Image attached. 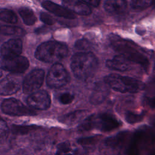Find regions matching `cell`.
Returning <instances> with one entry per match:
<instances>
[{
    "mask_svg": "<svg viewBox=\"0 0 155 155\" xmlns=\"http://www.w3.org/2000/svg\"><path fill=\"white\" fill-rule=\"evenodd\" d=\"M69 81V74L62 64L56 63L51 66L47 77V84L50 87L60 88L67 84Z\"/></svg>",
    "mask_w": 155,
    "mask_h": 155,
    "instance_id": "cell-5",
    "label": "cell"
},
{
    "mask_svg": "<svg viewBox=\"0 0 155 155\" xmlns=\"http://www.w3.org/2000/svg\"><path fill=\"white\" fill-rule=\"evenodd\" d=\"M9 133V129L6 122L0 117V143L5 142Z\"/></svg>",
    "mask_w": 155,
    "mask_h": 155,
    "instance_id": "cell-25",
    "label": "cell"
},
{
    "mask_svg": "<svg viewBox=\"0 0 155 155\" xmlns=\"http://www.w3.org/2000/svg\"><path fill=\"white\" fill-rule=\"evenodd\" d=\"M29 62L27 58L22 56L3 58L0 61V67L4 70L13 73H22L28 68Z\"/></svg>",
    "mask_w": 155,
    "mask_h": 155,
    "instance_id": "cell-7",
    "label": "cell"
},
{
    "mask_svg": "<svg viewBox=\"0 0 155 155\" xmlns=\"http://www.w3.org/2000/svg\"><path fill=\"white\" fill-rule=\"evenodd\" d=\"M75 47L78 50L87 51L92 48V44L87 39H80L76 41Z\"/></svg>",
    "mask_w": 155,
    "mask_h": 155,
    "instance_id": "cell-26",
    "label": "cell"
},
{
    "mask_svg": "<svg viewBox=\"0 0 155 155\" xmlns=\"http://www.w3.org/2000/svg\"><path fill=\"white\" fill-rule=\"evenodd\" d=\"M42 6L50 12L58 16L67 19H73L75 18V15L73 13L68 9L51 1H45L42 3Z\"/></svg>",
    "mask_w": 155,
    "mask_h": 155,
    "instance_id": "cell-12",
    "label": "cell"
},
{
    "mask_svg": "<svg viewBox=\"0 0 155 155\" xmlns=\"http://www.w3.org/2000/svg\"><path fill=\"white\" fill-rule=\"evenodd\" d=\"M104 8L112 15H119L125 12L127 2L122 0H108L104 2Z\"/></svg>",
    "mask_w": 155,
    "mask_h": 155,
    "instance_id": "cell-16",
    "label": "cell"
},
{
    "mask_svg": "<svg viewBox=\"0 0 155 155\" xmlns=\"http://www.w3.org/2000/svg\"><path fill=\"white\" fill-rule=\"evenodd\" d=\"M67 46L61 42L51 41L42 43L36 50L35 56L41 61L58 63L68 54Z\"/></svg>",
    "mask_w": 155,
    "mask_h": 155,
    "instance_id": "cell-2",
    "label": "cell"
},
{
    "mask_svg": "<svg viewBox=\"0 0 155 155\" xmlns=\"http://www.w3.org/2000/svg\"><path fill=\"white\" fill-rule=\"evenodd\" d=\"M0 20L7 23L14 24L18 21V18L13 11L3 9L0 10Z\"/></svg>",
    "mask_w": 155,
    "mask_h": 155,
    "instance_id": "cell-20",
    "label": "cell"
},
{
    "mask_svg": "<svg viewBox=\"0 0 155 155\" xmlns=\"http://www.w3.org/2000/svg\"><path fill=\"white\" fill-rule=\"evenodd\" d=\"M29 106L36 109L44 110L50 105V97L49 94L44 90H40L31 94L27 99Z\"/></svg>",
    "mask_w": 155,
    "mask_h": 155,
    "instance_id": "cell-9",
    "label": "cell"
},
{
    "mask_svg": "<svg viewBox=\"0 0 155 155\" xmlns=\"http://www.w3.org/2000/svg\"><path fill=\"white\" fill-rule=\"evenodd\" d=\"M1 76H2V73L0 71V77H1Z\"/></svg>",
    "mask_w": 155,
    "mask_h": 155,
    "instance_id": "cell-33",
    "label": "cell"
},
{
    "mask_svg": "<svg viewBox=\"0 0 155 155\" xmlns=\"http://www.w3.org/2000/svg\"><path fill=\"white\" fill-rule=\"evenodd\" d=\"M109 93L107 85L104 82L96 84L90 98V102L93 105H98L104 101Z\"/></svg>",
    "mask_w": 155,
    "mask_h": 155,
    "instance_id": "cell-14",
    "label": "cell"
},
{
    "mask_svg": "<svg viewBox=\"0 0 155 155\" xmlns=\"http://www.w3.org/2000/svg\"><path fill=\"white\" fill-rule=\"evenodd\" d=\"M74 99V96L68 92H66L61 94L59 96V101L64 105L69 104L73 102Z\"/></svg>",
    "mask_w": 155,
    "mask_h": 155,
    "instance_id": "cell-27",
    "label": "cell"
},
{
    "mask_svg": "<svg viewBox=\"0 0 155 155\" xmlns=\"http://www.w3.org/2000/svg\"><path fill=\"white\" fill-rule=\"evenodd\" d=\"M97 140V136H91L87 137H83L79 139L78 142L81 145H90L94 143Z\"/></svg>",
    "mask_w": 155,
    "mask_h": 155,
    "instance_id": "cell-29",
    "label": "cell"
},
{
    "mask_svg": "<svg viewBox=\"0 0 155 155\" xmlns=\"http://www.w3.org/2000/svg\"><path fill=\"white\" fill-rule=\"evenodd\" d=\"M106 65L113 70L125 71L131 68V62L124 56L120 54L114 56L113 59L107 60Z\"/></svg>",
    "mask_w": 155,
    "mask_h": 155,
    "instance_id": "cell-15",
    "label": "cell"
},
{
    "mask_svg": "<svg viewBox=\"0 0 155 155\" xmlns=\"http://www.w3.org/2000/svg\"><path fill=\"white\" fill-rule=\"evenodd\" d=\"M97 66V59L90 51L76 53L71 58V68L73 74L82 81L93 76Z\"/></svg>",
    "mask_w": 155,
    "mask_h": 155,
    "instance_id": "cell-1",
    "label": "cell"
},
{
    "mask_svg": "<svg viewBox=\"0 0 155 155\" xmlns=\"http://www.w3.org/2000/svg\"><path fill=\"white\" fill-rule=\"evenodd\" d=\"M70 151V144L68 142H61L57 146L56 153H68Z\"/></svg>",
    "mask_w": 155,
    "mask_h": 155,
    "instance_id": "cell-28",
    "label": "cell"
},
{
    "mask_svg": "<svg viewBox=\"0 0 155 155\" xmlns=\"http://www.w3.org/2000/svg\"><path fill=\"white\" fill-rule=\"evenodd\" d=\"M44 79V71L42 69H35L30 72L23 81V91L25 94L36 92L42 85Z\"/></svg>",
    "mask_w": 155,
    "mask_h": 155,
    "instance_id": "cell-8",
    "label": "cell"
},
{
    "mask_svg": "<svg viewBox=\"0 0 155 155\" xmlns=\"http://www.w3.org/2000/svg\"><path fill=\"white\" fill-rule=\"evenodd\" d=\"M22 50V42L19 39H12L2 44L1 54L3 58L19 56Z\"/></svg>",
    "mask_w": 155,
    "mask_h": 155,
    "instance_id": "cell-10",
    "label": "cell"
},
{
    "mask_svg": "<svg viewBox=\"0 0 155 155\" xmlns=\"http://www.w3.org/2000/svg\"><path fill=\"white\" fill-rule=\"evenodd\" d=\"M37 128H38V127L35 125H13L12 127V131L15 134H25Z\"/></svg>",
    "mask_w": 155,
    "mask_h": 155,
    "instance_id": "cell-21",
    "label": "cell"
},
{
    "mask_svg": "<svg viewBox=\"0 0 155 155\" xmlns=\"http://www.w3.org/2000/svg\"><path fill=\"white\" fill-rule=\"evenodd\" d=\"M21 83L18 78L9 75L0 81V95L8 96L16 93L20 88Z\"/></svg>",
    "mask_w": 155,
    "mask_h": 155,
    "instance_id": "cell-11",
    "label": "cell"
},
{
    "mask_svg": "<svg viewBox=\"0 0 155 155\" xmlns=\"http://www.w3.org/2000/svg\"><path fill=\"white\" fill-rule=\"evenodd\" d=\"M56 155H72L70 153H56Z\"/></svg>",
    "mask_w": 155,
    "mask_h": 155,
    "instance_id": "cell-32",
    "label": "cell"
},
{
    "mask_svg": "<svg viewBox=\"0 0 155 155\" xmlns=\"http://www.w3.org/2000/svg\"><path fill=\"white\" fill-rule=\"evenodd\" d=\"M40 19L44 23L47 25H53L54 23V20L51 16L45 12H42L41 13Z\"/></svg>",
    "mask_w": 155,
    "mask_h": 155,
    "instance_id": "cell-30",
    "label": "cell"
},
{
    "mask_svg": "<svg viewBox=\"0 0 155 155\" xmlns=\"http://www.w3.org/2000/svg\"><path fill=\"white\" fill-rule=\"evenodd\" d=\"M0 33L4 35H13V36H24L25 33V31L16 26L12 25H2L0 26Z\"/></svg>",
    "mask_w": 155,
    "mask_h": 155,
    "instance_id": "cell-19",
    "label": "cell"
},
{
    "mask_svg": "<svg viewBox=\"0 0 155 155\" xmlns=\"http://www.w3.org/2000/svg\"><path fill=\"white\" fill-rule=\"evenodd\" d=\"M85 4H86L87 5H91L93 7H97L100 3V1H95V0H93V1H82Z\"/></svg>",
    "mask_w": 155,
    "mask_h": 155,
    "instance_id": "cell-31",
    "label": "cell"
},
{
    "mask_svg": "<svg viewBox=\"0 0 155 155\" xmlns=\"http://www.w3.org/2000/svg\"><path fill=\"white\" fill-rule=\"evenodd\" d=\"M144 114L143 113H134L131 111H127L125 113V119L126 121L129 124H135L139 122L143 119Z\"/></svg>",
    "mask_w": 155,
    "mask_h": 155,
    "instance_id": "cell-23",
    "label": "cell"
},
{
    "mask_svg": "<svg viewBox=\"0 0 155 155\" xmlns=\"http://www.w3.org/2000/svg\"><path fill=\"white\" fill-rule=\"evenodd\" d=\"M2 111L10 116H33L36 114L34 110L24 105L20 101L15 98L5 99L1 104Z\"/></svg>",
    "mask_w": 155,
    "mask_h": 155,
    "instance_id": "cell-6",
    "label": "cell"
},
{
    "mask_svg": "<svg viewBox=\"0 0 155 155\" xmlns=\"http://www.w3.org/2000/svg\"><path fill=\"white\" fill-rule=\"evenodd\" d=\"M104 82L113 90L121 93H135L143 88L142 83L134 78L110 74L104 78Z\"/></svg>",
    "mask_w": 155,
    "mask_h": 155,
    "instance_id": "cell-4",
    "label": "cell"
},
{
    "mask_svg": "<svg viewBox=\"0 0 155 155\" xmlns=\"http://www.w3.org/2000/svg\"><path fill=\"white\" fill-rule=\"evenodd\" d=\"M153 2V1H131L130 5L133 9L140 11L151 6Z\"/></svg>",
    "mask_w": 155,
    "mask_h": 155,
    "instance_id": "cell-22",
    "label": "cell"
},
{
    "mask_svg": "<svg viewBox=\"0 0 155 155\" xmlns=\"http://www.w3.org/2000/svg\"><path fill=\"white\" fill-rule=\"evenodd\" d=\"M19 13L24 22L27 25H32L36 21V18L34 12L28 7H23L20 8Z\"/></svg>",
    "mask_w": 155,
    "mask_h": 155,
    "instance_id": "cell-18",
    "label": "cell"
},
{
    "mask_svg": "<svg viewBox=\"0 0 155 155\" xmlns=\"http://www.w3.org/2000/svg\"><path fill=\"white\" fill-rule=\"evenodd\" d=\"M64 7L70 11L80 15H88L91 13L90 7L82 1L64 0L62 1Z\"/></svg>",
    "mask_w": 155,
    "mask_h": 155,
    "instance_id": "cell-13",
    "label": "cell"
},
{
    "mask_svg": "<svg viewBox=\"0 0 155 155\" xmlns=\"http://www.w3.org/2000/svg\"><path fill=\"white\" fill-rule=\"evenodd\" d=\"M127 135V132H122L118 134L117 135H116L114 137H109L105 141V143L107 145L110 146H116L120 143L122 140H124V139L126 137Z\"/></svg>",
    "mask_w": 155,
    "mask_h": 155,
    "instance_id": "cell-24",
    "label": "cell"
},
{
    "mask_svg": "<svg viewBox=\"0 0 155 155\" xmlns=\"http://www.w3.org/2000/svg\"><path fill=\"white\" fill-rule=\"evenodd\" d=\"M122 123L112 114L102 113L92 114L87 117L79 125V129L82 132L93 128L107 132L117 128Z\"/></svg>",
    "mask_w": 155,
    "mask_h": 155,
    "instance_id": "cell-3",
    "label": "cell"
},
{
    "mask_svg": "<svg viewBox=\"0 0 155 155\" xmlns=\"http://www.w3.org/2000/svg\"><path fill=\"white\" fill-rule=\"evenodd\" d=\"M86 114H87V111L85 110H77L61 116L59 120L64 124L71 125L81 120Z\"/></svg>",
    "mask_w": 155,
    "mask_h": 155,
    "instance_id": "cell-17",
    "label": "cell"
}]
</instances>
